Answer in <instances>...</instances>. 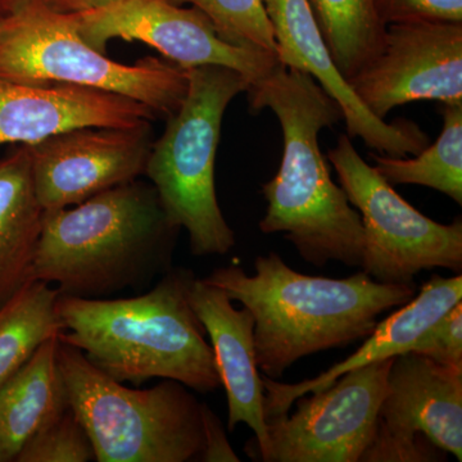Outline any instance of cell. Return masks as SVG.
<instances>
[{
    "instance_id": "cell-1",
    "label": "cell",
    "mask_w": 462,
    "mask_h": 462,
    "mask_svg": "<svg viewBox=\"0 0 462 462\" xmlns=\"http://www.w3.org/2000/svg\"><path fill=\"white\" fill-rule=\"evenodd\" d=\"M252 111L270 109L281 123L282 157L275 176L263 185L264 234H284L306 263L324 267L338 261L361 267V216L333 181L319 134L343 120L342 108L307 72L282 63L247 91Z\"/></svg>"
},
{
    "instance_id": "cell-2",
    "label": "cell",
    "mask_w": 462,
    "mask_h": 462,
    "mask_svg": "<svg viewBox=\"0 0 462 462\" xmlns=\"http://www.w3.org/2000/svg\"><path fill=\"white\" fill-rule=\"evenodd\" d=\"M254 275L240 266L207 276L254 319L257 367L278 380L300 358L367 338L379 315L415 297L413 284H385L363 270L346 279L310 276L291 269L275 252L254 261Z\"/></svg>"
},
{
    "instance_id": "cell-3",
    "label": "cell",
    "mask_w": 462,
    "mask_h": 462,
    "mask_svg": "<svg viewBox=\"0 0 462 462\" xmlns=\"http://www.w3.org/2000/svg\"><path fill=\"white\" fill-rule=\"evenodd\" d=\"M190 270L170 269L133 298L58 297V339L83 352L106 375L141 387L171 379L208 393L221 385L214 351L188 300Z\"/></svg>"
},
{
    "instance_id": "cell-4",
    "label": "cell",
    "mask_w": 462,
    "mask_h": 462,
    "mask_svg": "<svg viewBox=\"0 0 462 462\" xmlns=\"http://www.w3.org/2000/svg\"><path fill=\"white\" fill-rule=\"evenodd\" d=\"M179 231L153 187L125 182L44 212L30 281L56 284L62 296L109 297L169 272Z\"/></svg>"
},
{
    "instance_id": "cell-5",
    "label": "cell",
    "mask_w": 462,
    "mask_h": 462,
    "mask_svg": "<svg viewBox=\"0 0 462 462\" xmlns=\"http://www.w3.org/2000/svg\"><path fill=\"white\" fill-rule=\"evenodd\" d=\"M58 367L67 403L98 462L200 461L205 404L176 380L147 389L125 387L58 339Z\"/></svg>"
},
{
    "instance_id": "cell-6",
    "label": "cell",
    "mask_w": 462,
    "mask_h": 462,
    "mask_svg": "<svg viewBox=\"0 0 462 462\" xmlns=\"http://www.w3.org/2000/svg\"><path fill=\"white\" fill-rule=\"evenodd\" d=\"M185 69L187 96L152 144L144 173L169 220L189 234L191 254H226L236 236L216 196V152L225 111L231 100L247 93L251 81L223 66Z\"/></svg>"
},
{
    "instance_id": "cell-7",
    "label": "cell",
    "mask_w": 462,
    "mask_h": 462,
    "mask_svg": "<svg viewBox=\"0 0 462 462\" xmlns=\"http://www.w3.org/2000/svg\"><path fill=\"white\" fill-rule=\"evenodd\" d=\"M0 79L111 91L169 118L187 96V69L148 57L133 66L109 60L79 35L71 14L42 0H17L0 17Z\"/></svg>"
},
{
    "instance_id": "cell-8",
    "label": "cell",
    "mask_w": 462,
    "mask_h": 462,
    "mask_svg": "<svg viewBox=\"0 0 462 462\" xmlns=\"http://www.w3.org/2000/svg\"><path fill=\"white\" fill-rule=\"evenodd\" d=\"M327 157L348 202L361 216L364 273L385 284H413L422 270L436 267L461 273L460 217L445 225L422 215L365 162L346 134Z\"/></svg>"
},
{
    "instance_id": "cell-9",
    "label": "cell",
    "mask_w": 462,
    "mask_h": 462,
    "mask_svg": "<svg viewBox=\"0 0 462 462\" xmlns=\"http://www.w3.org/2000/svg\"><path fill=\"white\" fill-rule=\"evenodd\" d=\"M447 452L462 461V366L396 356L360 462L446 461Z\"/></svg>"
},
{
    "instance_id": "cell-10",
    "label": "cell",
    "mask_w": 462,
    "mask_h": 462,
    "mask_svg": "<svg viewBox=\"0 0 462 462\" xmlns=\"http://www.w3.org/2000/svg\"><path fill=\"white\" fill-rule=\"evenodd\" d=\"M394 357L343 374L291 415L267 418L263 462H360L372 443Z\"/></svg>"
},
{
    "instance_id": "cell-11",
    "label": "cell",
    "mask_w": 462,
    "mask_h": 462,
    "mask_svg": "<svg viewBox=\"0 0 462 462\" xmlns=\"http://www.w3.org/2000/svg\"><path fill=\"white\" fill-rule=\"evenodd\" d=\"M71 17L79 35L102 53L112 39L142 42L182 69L227 67L251 85L281 63L273 54L225 42L199 9L169 0H120Z\"/></svg>"
},
{
    "instance_id": "cell-12",
    "label": "cell",
    "mask_w": 462,
    "mask_h": 462,
    "mask_svg": "<svg viewBox=\"0 0 462 462\" xmlns=\"http://www.w3.org/2000/svg\"><path fill=\"white\" fill-rule=\"evenodd\" d=\"M346 84L383 121L392 109L415 100L462 103V23L387 25L378 56Z\"/></svg>"
},
{
    "instance_id": "cell-13",
    "label": "cell",
    "mask_w": 462,
    "mask_h": 462,
    "mask_svg": "<svg viewBox=\"0 0 462 462\" xmlns=\"http://www.w3.org/2000/svg\"><path fill=\"white\" fill-rule=\"evenodd\" d=\"M152 144L145 124L81 127L27 145L39 202L44 211H54L136 180L145 171Z\"/></svg>"
},
{
    "instance_id": "cell-14",
    "label": "cell",
    "mask_w": 462,
    "mask_h": 462,
    "mask_svg": "<svg viewBox=\"0 0 462 462\" xmlns=\"http://www.w3.org/2000/svg\"><path fill=\"white\" fill-rule=\"evenodd\" d=\"M282 65L307 72L342 108L346 135L392 157L416 156L430 138L412 121L388 124L370 114L339 74L309 0H263Z\"/></svg>"
},
{
    "instance_id": "cell-15",
    "label": "cell",
    "mask_w": 462,
    "mask_h": 462,
    "mask_svg": "<svg viewBox=\"0 0 462 462\" xmlns=\"http://www.w3.org/2000/svg\"><path fill=\"white\" fill-rule=\"evenodd\" d=\"M156 117L147 106L111 91L0 79V145L38 144L81 127L142 126Z\"/></svg>"
},
{
    "instance_id": "cell-16",
    "label": "cell",
    "mask_w": 462,
    "mask_h": 462,
    "mask_svg": "<svg viewBox=\"0 0 462 462\" xmlns=\"http://www.w3.org/2000/svg\"><path fill=\"white\" fill-rule=\"evenodd\" d=\"M188 300L211 339L216 367L226 391L227 428L245 422L254 433L245 452L261 457L269 446L263 413V384L254 348V319L247 307L236 310L223 289L194 276L188 287Z\"/></svg>"
},
{
    "instance_id": "cell-17",
    "label": "cell",
    "mask_w": 462,
    "mask_h": 462,
    "mask_svg": "<svg viewBox=\"0 0 462 462\" xmlns=\"http://www.w3.org/2000/svg\"><path fill=\"white\" fill-rule=\"evenodd\" d=\"M461 300V273L452 278L433 275L430 282L422 285L416 298L413 297L385 320L376 324L366 342L354 355L316 378L306 379L297 384H284L261 374L264 391V420L272 416L287 415L298 398L318 393L329 387L343 374L406 354L430 325L439 320Z\"/></svg>"
},
{
    "instance_id": "cell-18",
    "label": "cell",
    "mask_w": 462,
    "mask_h": 462,
    "mask_svg": "<svg viewBox=\"0 0 462 462\" xmlns=\"http://www.w3.org/2000/svg\"><path fill=\"white\" fill-rule=\"evenodd\" d=\"M44 208L33 185L27 145L0 160V306L30 282Z\"/></svg>"
},
{
    "instance_id": "cell-19",
    "label": "cell",
    "mask_w": 462,
    "mask_h": 462,
    "mask_svg": "<svg viewBox=\"0 0 462 462\" xmlns=\"http://www.w3.org/2000/svg\"><path fill=\"white\" fill-rule=\"evenodd\" d=\"M57 349L58 337L48 339L0 385V462L16 461L30 438L69 407Z\"/></svg>"
},
{
    "instance_id": "cell-20",
    "label": "cell",
    "mask_w": 462,
    "mask_h": 462,
    "mask_svg": "<svg viewBox=\"0 0 462 462\" xmlns=\"http://www.w3.org/2000/svg\"><path fill=\"white\" fill-rule=\"evenodd\" d=\"M60 291L41 281L27 282L0 306V385L32 358L36 349L62 331Z\"/></svg>"
},
{
    "instance_id": "cell-21",
    "label": "cell",
    "mask_w": 462,
    "mask_h": 462,
    "mask_svg": "<svg viewBox=\"0 0 462 462\" xmlns=\"http://www.w3.org/2000/svg\"><path fill=\"white\" fill-rule=\"evenodd\" d=\"M334 66L345 80L382 51L387 26L376 0H309Z\"/></svg>"
},
{
    "instance_id": "cell-22",
    "label": "cell",
    "mask_w": 462,
    "mask_h": 462,
    "mask_svg": "<svg viewBox=\"0 0 462 462\" xmlns=\"http://www.w3.org/2000/svg\"><path fill=\"white\" fill-rule=\"evenodd\" d=\"M443 130L413 158L372 154L374 167L391 185L415 184L446 194L462 205V103L443 105Z\"/></svg>"
},
{
    "instance_id": "cell-23",
    "label": "cell",
    "mask_w": 462,
    "mask_h": 462,
    "mask_svg": "<svg viewBox=\"0 0 462 462\" xmlns=\"http://www.w3.org/2000/svg\"><path fill=\"white\" fill-rule=\"evenodd\" d=\"M173 5L190 3L230 44L264 51L278 57L272 23L263 0H169Z\"/></svg>"
},
{
    "instance_id": "cell-24",
    "label": "cell",
    "mask_w": 462,
    "mask_h": 462,
    "mask_svg": "<svg viewBox=\"0 0 462 462\" xmlns=\"http://www.w3.org/2000/svg\"><path fill=\"white\" fill-rule=\"evenodd\" d=\"M93 446L69 407L30 438L14 462H89Z\"/></svg>"
},
{
    "instance_id": "cell-25",
    "label": "cell",
    "mask_w": 462,
    "mask_h": 462,
    "mask_svg": "<svg viewBox=\"0 0 462 462\" xmlns=\"http://www.w3.org/2000/svg\"><path fill=\"white\" fill-rule=\"evenodd\" d=\"M409 352L438 364L462 366V303L452 307L415 340Z\"/></svg>"
},
{
    "instance_id": "cell-26",
    "label": "cell",
    "mask_w": 462,
    "mask_h": 462,
    "mask_svg": "<svg viewBox=\"0 0 462 462\" xmlns=\"http://www.w3.org/2000/svg\"><path fill=\"white\" fill-rule=\"evenodd\" d=\"M384 25L409 21L462 23V0H376Z\"/></svg>"
},
{
    "instance_id": "cell-27",
    "label": "cell",
    "mask_w": 462,
    "mask_h": 462,
    "mask_svg": "<svg viewBox=\"0 0 462 462\" xmlns=\"http://www.w3.org/2000/svg\"><path fill=\"white\" fill-rule=\"evenodd\" d=\"M205 420V451L200 456V461L205 462H238L240 458L231 448L229 440L223 427V422L214 411L205 404L203 411Z\"/></svg>"
},
{
    "instance_id": "cell-28",
    "label": "cell",
    "mask_w": 462,
    "mask_h": 462,
    "mask_svg": "<svg viewBox=\"0 0 462 462\" xmlns=\"http://www.w3.org/2000/svg\"><path fill=\"white\" fill-rule=\"evenodd\" d=\"M42 2L60 14H80L108 7L120 0H42Z\"/></svg>"
}]
</instances>
